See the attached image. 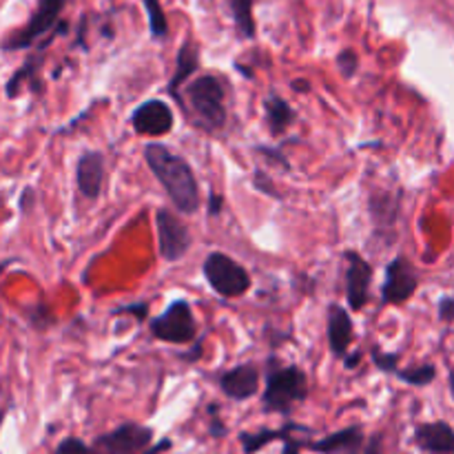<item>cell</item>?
Listing matches in <instances>:
<instances>
[{
	"mask_svg": "<svg viewBox=\"0 0 454 454\" xmlns=\"http://www.w3.org/2000/svg\"><path fill=\"white\" fill-rule=\"evenodd\" d=\"M198 69H200V47H198V43H193L191 38H186L184 43H182L180 51H177L176 74L171 75V80H168V87H167L168 93H171L176 100H182L180 89L189 82V78Z\"/></svg>",
	"mask_w": 454,
	"mask_h": 454,
	"instance_id": "cell-17",
	"label": "cell"
},
{
	"mask_svg": "<svg viewBox=\"0 0 454 454\" xmlns=\"http://www.w3.org/2000/svg\"><path fill=\"white\" fill-rule=\"evenodd\" d=\"M371 355H372V364H375V366L380 368L381 372H395V375H397V371H399V355L384 353V350H381L380 346H372Z\"/></svg>",
	"mask_w": 454,
	"mask_h": 454,
	"instance_id": "cell-25",
	"label": "cell"
},
{
	"mask_svg": "<svg viewBox=\"0 0 454 454\" xmlns=\"http://www.w3.org/2000/svg\"><path fill=\"white\" fill-rule=\"evenodd\" d=\"M306 448L322 454H362L364 433L359 426H350V428H344L340 430V433L328 434V437L319 439V442L306 443Z\"/></svg>",
	"mask_w": 454,
	"mask_h": 454,
	"instance_id": "cell-15",
	"label": "cell"
},
{
	"mask_svg": "<svg viewBox=\"0 0 454 454\" xmlns=\"http://www.w3.org/2000/svg\"><path fill=\"white\" fill-rule=\"evenodd\" d=\"M115 313H136V317L140 319V322H145L146 315H149V304H142V301H137V304L133 306H122V309H118Z\"/></svg>",
	"mask_w": 454,
	"mask_h": 454,
	"instance_id": "cell-30",
	"label": "cell"
},
{
	"mask_svg": "<svg viewBox=\"0 0 454 454\" xmlns=\"http://www.w3.org/2000/svg\"><path fill=\"white\" fill-rule=\"evenodd\" d=\"M158 253L164 262H180L193 244L186 222L171 208H158Z\"/></svg>",
	"mask_w": 454,
	"mask_h": 454,
	"instance_id": "cell-7",
	"label": "cell"
},
{
	"mask_svg": "<svg viewBox=\"0 0 454 454\" xmlns=\"http://www.w3.org/2000/svg\"><path fill=\"white\" fill-rule=\"evenodd\" d=\"M53 454H93V448H89L87 443L80 442V439L67 437L58 443L56 452Z\"/></svg>",
	"mask_w": 454,
	"mask_h": 454,
	"instance_id": "cell-28",
	"label": "cell"
},
{
	"mask_svg": "<svg viewBox=\"0 0 454 454\" xmlns=\"http://www.w3.org/2000/svg\"><path fill=\"white\" fill-rule=\"evenodd\" d=\"M149 328L155 340L167 341V344H189L198 335V322L186 300L171 301L162 315L151 319Z\"/></svg>",
	"mask_w": 454,
	"mask_h": 454,
	"instance_id": "cell-5",
	"label": "cell"
},
{
	"mask_svg": "<svg viewBox=\"0 0 454 454\" xmlns=\"http://www.w3.org/2000/svg\"><path fill=\"white\" fill-rule=\"evenodd\" d=\"M337 69H340L341 78L344 80H350L355 78V74H357L359 69V58L357 53H355V49H341L340 53H337Z\"/></svg>",
	"mask_w": 454,
	"mask_h": 454,
	"instance_id": "cell-24",
	"label": "cell"
},
{
	"mask_svg": "<svg viewBox=\"0 0 454 454\" xmlns=\"http://www.w3.org/2000/svg\"><path fill=\"white\" fill-rule=\"evenodd\" d=\"M359 362H362V353H353V355H346L344 359V366L348 368V371H353L355 366H359Z\"/></svg>",
	"mask_w": 454,
	"mask_h": 454,
	"instance_id": "cell-34",
	"label": "cell"
},
{
	"mask_svg": "<svg viewBox=\"0 0 454 454\" xmlns=\"http://www.w3.org/2000/svg\"><path fill=\"white\" fill-rule=\"evenodd\" d=\"M220 388L233 402H244L260 390V368L255 364H238L220 377Z\"/></svg>",
	"mask_w": 454,
	"mask_h": 454,
	"instance_id": "cell-12",
	"label": "cell"
},
{
	"mask_svg": "<svg viewBox=\"0 0 454 454\" xmlns=\"http://www.w3.org/2000/svg\"><path fill=\"white\" fill-rule=\"evenodd\" d=\"M264 114H266V129H269V133L273 137L284 136V133L293 127V122H295L297 118L295 109H293L282 96H278V93L266 96Z\"/></svg>",
	"mask_w": 454,
	"mask_h": 454,
	"instance_id": "cell-18",
	"label": "cell"
},
{
	"mask_svg": "<svg viewBox=\"0 0 454 454\" xmlns=\"http://www.w3.org/2000/svg\"><path fill=\"white\" fill-rule=\"evenodd\" d=\"M186 100L189 109L193 114V124L207 133H215L224 129L226 118V87L217 75L204 74L198 75L186 84Z\"/></svg>",
	"mask_w": 454,
	"mask_h": 454,
	"instance_id": "cell-3",
	"label": "cell"
},
{
	"mask_svg": "<svg viewBox=\"0 0 454 454\" xmlns=\"http://www.w3.org/2000/svg\"><path fill=\"white\" fill-rule=\"evenodd\" d=\"M397 380H402L403 384L408 386H430L434 380H437V368L433 364H421V366L406 368V371H397Z\"/></svg>",
	"mask_w": 454,
	"mask_h": 454,
	"instance_id": "cell-23",
	"label": "cell"
},
{
	"mask_svg": "<svg viewBox=\"0 0 454 454\" xmlns=\"http://www.w3.org/2000/svg\"><path fill=\"white\" fill-rule=\"evenodd\" d=\"M297 430H304V428L295 424H288L279 430H260V433H253V434L242 433L239 434V442H242L244 452L255 454L260 448H264L266 443L275 442V439H284V442H286V439L293 437V433H297Z\"/></svg>",
	"mask_w": 454,
	"mask_h": 454,
	"instance_id": "cell-20",
	"label": "cell"
},
{
	"mask_svg": "<svg viewBox=\"0 0 454 454\" xmlns=\"http://www.w3.org/2000/svg\"><path fill=\"white\" fill-rule=\"evenodd\" d=\"M168 448H171V439H164V442H160L158 446L149 448V450H145V452H142V454H160V452L168 450Z\"/></svg>",
	"mask_w": 454,
	"mask_h": 454,
	"instance_id": "cell-35",
	"label": "cell"
},
{
	"mask_svg": "<svg viewBox=\"0 0 454 454\" xmlns=\"http://www.w3.org/2000/svg\"><path fill=\"white\" fill-rule=\"evenodd\" d=\"M31 198H34V189H25V191H22L20 202H18V207H20V211H22V213L29 211V207H31Z\"/></svg>",
	"mask_w": 454,
	"mask_h": 454,
	"instance_id": "cell-32",
	"label": "cell"
},
{
	"mask_svg": "<svg viewBox=\"0 0 454 454\" xmlns=\"http://www.w3.org/2000/svg\"><path fill=\"white\" fill-rule=\"evenodd\" d=\"M253 186H255V189L260 191V193L269 195V198L282 200V193H278V186L273 184V180H270L269 173L255 171V176H253Z\"/></svg>",
	"mask_w": 454,
	"mask_h": 454,
	"instance_id": "cell-27",
	"label": "cell"
},
{
	"mask_svg": "<svg viewBox=\"0 0 454 454\" xmlns=\"http://www.w3.org/2000/svg\"><path fill=\"white\" fill-rule=\"evenodd\" d=\"M65 4L67 0H38L27 25L4 43V51L31 49L43 35L56 31V27L60 25V13L65 12Z\"/></svg>",
	"mask_w": 454,
	"mask_h": 454,
	"instance_id": "cell-6",
	"label": "cell"
},
{
	"mask_svg": "<svg viewBox=\"0 0 454 454\" xmlns=\"http://www.w3.org/2000/svg\"><path fill=\"white\" fill-rule=\"evenodd\" d=\"M419 288L415 266L406 255H397L386 266V278L381 284V304H403Z\"/></svg>",
	"mask_w": 454,
	"mask_h": 454,
	"instance_id": "cell-8",
	"label": "cell"
},
{
	"mask_svg": "<svg viewBox=\"0 0 454 454\" xmlns=\"http://www.w3.org/2000/svg\"><path fill=\"white\" fill-rule=\"evenodd\" d=\"M439 319L442 322H454V297H443L439 301Z\"/></svg>",
	"mask_w": 454,
	"mask_h": 454,
	"instance_id": "cell-29",
	"label": "cell"
},
{
	"mask_svg": "<svg viewBox=\"0 0 454 454\" xmlns=\"http://www.w3.org/2000/svg\"><path fill=\"white\" fill-rule=\"evenodd\" d=\"M75 184L87 200H98L105 186V155L100 151H84L75 164Z\"/></svg>",
	"mask_w": 454,
	"mask_h": 454,
	"instance_id": "cell-13",
	"label": "cell"
},
{
	"mask_svg": "<svg viewBox=\"0 0 454 454\" xmlns=\"http://www.w3.org/2000/svg\"><path fill=\"white\" fill-rule=\"evenodd\" d=\"M309 397V377L295 364L279 362L278 355H270L266 362V390L262 403L266 412L293 411L295 403H301Z\"/></svg>",
	"mask_w": 454,
	"mask_h": 454,
	"instance_id": "cell-2",
	"label": "cell"
},
{
	"mask_svg": "<svg viewBox=\"0 0 454 454\" xmlns=\"http://www.w3.org/2000/svg\"><path fill=\"white\" fill-rule=\"evenodd\" d=\"M362 454H381V437L377 434V437H372L371 442H368V446L364 448Z\"/></svg>",
	"mask_w": 454,
	"mask_h": 454,
	"instance_id": "cell-33",
	"label": "cell"
},
{
	"mask_svg": "<svg viewBox=\"0 0 454 454\" xmlns=\"http://www.w3.org/2000/svg\"><path fill=\"white\" fill-rule=\"evenodd\" d=\"M173 122H176L173 109L160 98H151V100L142 102L131 114V127L137 136L162 137L171 133Z\"/></svg>",
	"mask_w": 454,
	"mask_h": 454,
	"instance_id": "cell-11",
	"label": "cell"
},
{
	"mask_svg": "<svg viewBox=\"0 0 454 454\" xmlns=\"http://www.w3.org/2000/svg\"><path fill=\"white\" fill-rule=\"evenodd\" d=\"M222 202H224V198L220 193H211V198H208V215H220Z\"/></svg>",
	"mask_w": 454,
	"mask_h": 454,
	"instance_id": "cell-31",
	"label": "cell"
},
{
	"mask_svg": "<svg viewBox=\"0 0 454 454\" xmlns=\"http://www.w3.org/2000/svg\"><path fill=\"white\" fill-rule=\"evenodd\" d=\"M56 35H60V34H51L43 44H38V53H34V56L27 58V60L22 62L20 69H18L16 74L7 80V87H4L7 98H16L18 93H20L22 84H31V87H35V71L40 69V62H43V51L47 49V44L51 43Z\"/></svg>",
	"mask_w": 454,
	"mask_h": 454,
	"instance_id": "cell-19",
	"label": "cell"
},
{
	"mask_svg": "<svg viewBox=\"0 0 454 454\" xmlns=\"http://www.w3.org/2000/svg\"><path fill=\"white\" fill-rule=\"evenodd\" d=\"M226 3H229L231 16H233L239 38H255V16H253V4H255V0H226Z\"/></svg>",
	"mask_w": 454,
	"mask_h": 454,
	"instance_id": "cell-21",
	"label": "cell"
},
{
	"mask_svg": "<svg viewBox=\"0 0 454 454\" xmlns=\"http://www.w3.org/2000/svg\"><path fill=\"white\" fill-rule=\"evenodd\" d=\"M415 443L428 454H454V430L446 421L421 424L415 430Z\"/></svg>",
	"mask_w": 454,
	"mask_h": 454,
	"instance_id": "cell-16",
	"label": "cell"
},
{
	"mask_svg": "<svg viewBox=\"0 0 454 454\" xmlns=\"http://www.w3.org/2000/svg\"><path fill=\"white\" fill-rule=\"evenodd\" d=\"M450 393H452V397H454V368L450 371Z\"/></svg>",
	"mask_w": 454,
	"mask_h": 454,
	"instance_id": "cell-37",
	"label": "cell"
},
{
	"mask_svg": "<svg viewBox=\"0 0 454 454\" xmlns=\"http://www.w3.org/2000/svg\"><path fill=\"white\" fill-rule=\"evenodd\" d=\"M257 153H262V158L266 160L269 164H273V167H279L284 168V171H291V162H288V158L284 155L282 146H255Z\"/></svg>",
	"mask_w": 454,
	"mask_h": 454,
	"instance_id": "cell-26",
	"label": "cell"
},
{
	"mask_svg": "<svg viewBox=\"0 0 454 454\" xmlns=\"http://www.w3.org/2000/svg\"><path fill=\"white\" fill-rule=\"evenodd\" d=\"M204 278L208 286L224 300H235V297L247 295L251 288V275L239 262L229 257L226 253L213 251L204 257Z\"/></svg>",
	"mask_w": 454,
	"mask_h": 454,
	"instance_id": "cell-4",
	"label": "cell"
},
{
	"mask_svg": "<svg viewBox=\"0 0 454 454\" xmlns=\"http://www.w3.org/2000/svg\"><path fill=\"white\" fill-rule=\"evenodd\" d=\"M153 439V430L140 424H122L111 433L96 439V446L102 454H137L145 452Z\"/></svg>",
	"mask_w": 454,
	"mask_h": 454,
	"instance_id": "cell-9",
	"label": "cell"
},
{
	"mask_svg": "<svg viewBox=\"0 0 454 454\" xmlns=\"http://www.w3.org/2000/svg\"><path fill=\"white\" fill-rule=\"evenodd\" d=\"M293 89H295V91H309V82H304V80H295V82H293Z\"/></svg>",
	"mask_w": 454,
	"mask_h": 454,
	"instance_id": "cell-36",
	"label": "cell"
},
{
	"mask_svg": "<svg viewBox=\"0 0 454 454\" xmlns=\"http://www.w3.org/2000/svg\"><path fill=\"white\" fill-rule=\"evenodd\" d=\"M149 18V31L153 40H164L168 35V20L160 0H142Z\"/></svg>",
	"mask_w": 454,
	"mask_h": 454,
	"instance_id": "cell-22",
	"label": "cell"
},
{
	"mask_svg": "<svg viewBox=\"0 0 454 454\" xmlns=\"http://www.w3.org/2000/svg\"><path fill=\"white\" fill-rule=\"evenodd\" d=\"M353 317H350L348 310L340 304L328 306V317H326V333H328V346H331V353L337 359L344 362L346 355H348L350 344H353Z\"/></svg>",
	"mask_w": 454,
	"mask_h": 454,
	"instance_id": "cell-14",
	"label": "cell"
},
{
	"mask_svg": "<svg viewBox=\"0 0 454 454\" xmlns=\"http://www.w3.org/2000/svg\"><path fill=\"white\" fill-rule=\"evenodd\" d=\"M145 160L155 180L164 186L177 213L193 215L200 208V184L191 164L162 142H149L145 146Z\"/></svg>",
	"mask_w": 454,
	"mask_h": 454,
	"instance_id": "cell-1",
	"label": "cell"
},
{
	"mask_svg": "<svg viewBox=\"0 0 454 454\" xmlns=\"http://www.w3.org/2000/svg\"><path fill=\"white\" fill-rule=\"evenodd\" d=\"M344 257L348 262L346 264V300H348L350 310H362L371 300L372 266L357 251H346Z\"/></svg>",
	"mask_w": 454,
	"mask_h": 454,
	"instance_id": "cell-10",
	"label": "cell"
}]
</instances>
